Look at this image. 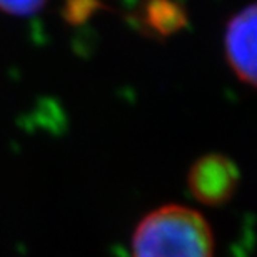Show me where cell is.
Masks as SVG:
<instances>
[{
	"label": "cell",
	"mask_w": 257,
	"mask_h": 257,
	"mask_svg": "<svg viewBox=\"0 0 257 257\" xmlns=\"http://www.w3.org/2000/svg\"><path fill=\"white\" fill-rule=\"evenodd\" d=\"M131 249L132 257H214V234L199 210L169 204L142 217Z\"/></svg>",
	"instance_id": "obj_1"
},
{
	"label": "cell",
	"mask_w": 257,
	"mask_h": 257,
	"mask_svg": "<svg viewBox=\"0 0 257 257\" xmlns=\"http://www.w3.org/2000/svg\"><path fill=\"white\" fill-rule=\"evenodd\" d=\"M239 184L237 166L220 154H207L192 164L187 176L189 191L200 204L217 207L234 197Z\"/></svg>",
	"instance_id": "obj_2"
},
{
	"label": "cell",
	"mask_w": 257,
	"mask_h": 257,
	"mask_svg": "<svg viewBox=\"0 0 257 257\" xmlns=\"http://www.w3.org/2000/svg\"><path fill=\"white\" fill-rule=\"evenodd\" d=\"M224 52L234 75L250 87L255 85V5L242 9L227 22Z\"/></svg>",
	"instance_id": "obj_3"
},
{
	"label": "cell",
	"mask_w": 257,
	"mask_h": 257,
	"mask_svg": "<svg viewBox=\"0 0 257 257\" xmlns=\"http://www.w3.org/2000/svg\"><path fill=\"white\" fill-rule=\"evenodd\" d=\"M144 25L161 37L177 32L186 25V12L174 0H146L142 12Z\"/></svg>",
	"instance_id": "obj_4"
},
{
	"label": "cell",
	"mask_w": 257,
	"mask_h": 257,
	"mask_svg": "<svg viewBox=\"0 0 257 257\" xmlns=\"http://www.w3.org/2000/svg\"><path fill=\"white\" fill-rule=\"evenodd\" d=\"M49 0H0V10L15 17H29L40 12Z\"/></svg>",
	"instance_id": "obj_5"
}]
</instances>
